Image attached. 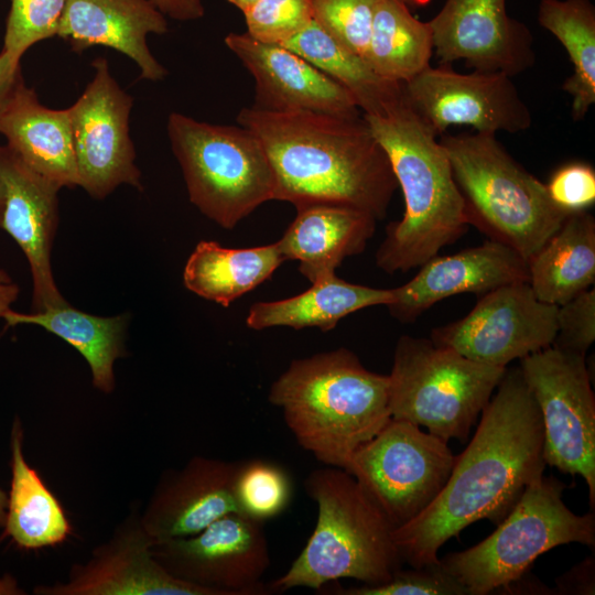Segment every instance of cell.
I'll return each mask as SVG.
<instances>
[{
	"mask_svg": "<svg viewBox=\"0 0 595 595\" xmlns=\"http://www.w3.org/2000/svg\"><path fill=\"white\" fill-rule=\"evenodd\" d=\"M340 595H468L466 588L437 564L397 570L379 585L340 588Z\"/></svg>",
	"mask_w": 595,
	"mask_h": 595,
	"instance_id": "obj_37",
	"label": "cell"
},
{
	"mask_svg": "<svg viewBox=\"0 0 595 595\" xmlns=\"http://www.w3.org/2000/svg\"><path fill=\"white\" fill-rule=\"evenodd\" d=\"M511 78L501 72L463 74L441 65L430 66L402 88L408 105L436 137L455 125L518 133L531 127L532 115Z\"/></svg>",
	"mask_w": 595,
	"mask_h": 595,
	"instance_id": "obj_15",
	"label": "cell"
},
{
	"mask_svg": "<svg viewBox=\"0 0 595 595\" xmlns=\"http://www.w3.org/2000/svg\"><path fill=\"white\" fill-rule=\"evenodd\" d=\"M166 130L191 203L221 228L232 229L261 204L274 201L270 161L247 128L171 112Z\"/></svg>",
	"mask_w": 595,
	"mask_h": 595,
	"instance_id": "obj_7",
	"label": "cell"
},
{
	"mask_svg": "<svg viewBox=\"0 0 595 595\" xmlns=\"http://www.w3.org/2000/svg\"><path fill=\"white\" fill-rule=\"evenodd\" d=\"M24 592L18 586L17 581L10 576L4 575L0 577V595H19Z\"/></svg>",
	"mask_w": 595,
	"mask_h": 595,
	"instance_id": "obj_43",
	"label": "cell"
},
{
	"mask_svg": "<svg viewBox=\"0 0 595 595\" xmlns=\"http://www.w3.org/2000/svg\"><path fill=\"white\" fill-rule=\"evenodd\" d=\"M536 296L562 305L595 282V218L587 210L569 214L560 228L527 261Z\"/></svg>",
	"mask_w": 595,
	"mask_h": 595,
	"instance_id": "obj_26",
	"label": "cell"
},
{
	"mask_svg": "<svg viewBox=\"0 0 595 595\" xmlns=\"http://www.w3.org/2000/svg\"><path fill=\"white\" fill-rule=\"evenodd\" d=\"M3 210L0 227L25 255L33 282V311L65 304L51 267L58 225L57 185L29 167L8 145H0Z\"/></svg>",
	"mask_w": 595,
	"mask_h": 595,
	"instance_id": "obj_19",
	"label": "cell"
},
{
	"mask_svg": "<svg viewBox=\"0 0 595 595\" xmlns=\"http://www.w3.org/2000/svg\"><path fill=\"white\" fill-rule=\"evenodd\" d=\"M556 331L558 306L517 282L480 295L468 314L434 328L430 339L474 361L506 367L551 346Z\"/></svg>",
	"mask_w": 595,
	"mask_h": 595,
	"instance_id": "obj_12",
	"label": "cell"
},
{
	"mask_svg": "<svg viewBox=\"0 0 595 595\" xmlns=\"http://www.w3.org/2000/svg\"><path fill=\"white\" fill-rule=\"evenodd\" d=\"M244 17L251 37L280 45L314 20L311 0H259Z\"/></svg>",
	"mask_w": 595,
	"mask_h": 595,
	"instance_id": "obj_36",
	"label": "cell"
},
{
	"mask_svg": "<svg viewBox=\"0 0 595 595\" xmlns=\"http://www.w3.org/2000/svg\"><path fill=\"white\" fill-rule=\"evenodd\" d=\"M284 261L278 242L234 249L201 241L186 261L183 282L198 296L228 307L268 280Z\"/></svg>",
	"mask_w": 595,
	"mask_h": 595,
	"instance_id": "obj_28",
	"label": "cell"
},
{
	"mask_svg": "<svg viewBox=\"0 0 595 595\" xmlns=\"http://www.w3.org/2000/svg\"><path fill=\"white\" fill-rule=\"evenodd\" d=\"M399 1L403 2L410 9L421 8V7L426 6L430 2V0H399Z\"/></svg>",
	"mask_w": 595,
	"mask_h": 595,
	"instance_id": "obj_46",
	"label": "cell"
},
{
	"mask_svg": "<svg viewBox=\"0 0 595 595\" xmlns=\"http://www.w3.org/2000/svg\"><path fill=\"white\" fill-rule=\"evenodd\" d=\"M93 66L94 78L67 110L78 186L102 199L121 184L141 188V173L129 133L133 98L112 77L105 57L96 58Z\"/></svg>",
	"mask_w": 595,
	"mask_h": 595,
	"instance_id": "obj_14",
	"label": "cell"
},
{
	"mask_svg": "<svg viewBox=\"0 0 595 595\" xmlns=\"http://www.w3.org/2000/svg\"><path fill=\"white\" fill-rule=\"evenodd\" d=\"M313 19L365 60L377 0H311Z\"/></svg>",
	"mask_w": 595,
	"mask_h": 595,
	"instance_id": "obj_35",
	"label": "cell"
},
{
	"mask_svg": "<svg viewBox=\"0 0 595 595\" xmlns=\"http://www.w3.org/2000/svg\"><path fill=\"white\" fill-rule=\"evenodd\" d=\"M268 400L302 448L343 469L391 420L388 375L368 370L344 347L292 360Z\"/></svg>",
	"mask_w": 595,
	"mask_h": 595,
	"instance_id": "obj_4",
	"label": "cell"
},
{
	"mask_svg": "<svg viewBox=\"0 0 595 595\" xmlns=\"http://www.w3.org/2000/svg\"><path fill=\"white\" fill-rule=\"evenodd\" d=\"M21 61L0 52V113L4 110L17 89L23 84Z\"/></svg>",
	"mask_w": 595,
	"mask_h": 595,
	"instance_id": "obj_40",
	"label": "cell"
},
{
	"mask_svg": "<svg viewBox=\"0 0 595 595\" xmlns=\"http://www.w3.org/2000/svg\"><path fill=\"white\" fill-rule=\"evenodd\" d=\"M595 340V290L589 288L558 306V331L551 346L580 355Z\"/></svg>",
	"mask_w": 595,
	"mask_h": 595,
	"instance_id": "obj_38",
	"label": "cell"
},
{
	"mask_svg": "<svg viewBox=\"0 0 595 595\" xmlns=\"http://www.w3.org/2000/svg\"><path fill=\"white\" fill-rule=\"evenodd\" d=\"M439 141L450 160L469 226L527 261L571 214L552 202L545 183L516 161L495 133H443Z\"/></svg>",
	"mask_w": 595,
	"mask_h": 595,
	"instance_id": "obj_6",
	"label": "cell"
},
{
	"mask_svg": "<svg viewBox=\"0 0 595 595\" xmlns=\"http://www.w3.org/2000/svg\"><path fill=\"white\" fill-rule=\"evenodd\" d=\"M370 214L342 205L314 204L296 208V216L277 241L285 260L312 283L335 273L348 257L361 253L376 229Z\"/></svg>",
	"mask_w": 595,
	"mask_h": 595,
	"instance_id": "obj_24",
	"label": "cell"
},
{
	"mask_svg": "<svg viewBox=\"0 0 595 595\" xmlns=\"http://www.w3.org/2000/svg\"><path fill=\"white\" fill-rule=\"evenodd\" d=\"M305 491L317 520L305 547L271 589H321L339 578L364 585L388 582L402 561L394 527L345 469L326 466L309 474Z\"/></svg>",
	"mask_w": 595,
	"mask_h": 595,
	"instance_id": "obj_5",
	"label": "cell"
},
{
	"mask_svg": "<svg viewBox=\"0 0 595 595\" xmlns=\"http://www.w3.org/2000/svg\"><path fill=\"white\" fill-rule=\"evenodd\" d=\"M232 6L237 7L242 13L252 8L259 0H227Z\"/></svg>",
	"mask_w": 595,
	"mask_h": 595,
	"instance_id": "obj_45",
	"label": "cell"
},
{
	"mask_svg": "<svg viewBox=\"0 0 595 595\" xmlns=\"http://www.w3.org/2000/svg\"><path fill=\"white\" fill-rule=\"evenodd\" d=\"M226 46L255 79V109L313 111L342 117L363 115L353 95L335 79L280 44L229 33Z\"/></svg>",
	"mask_w": 595,
	"mask_h": 595,
	"instance_id": "obj_18",
	"label": "cell"
},
{
	"mask_svg": "<svg viewBox=\"0 0 595 595\" xmlns=\"http://www.w3.org/2000/svg\"><path fill=\"white\" fill-rule=\"evenodd\" d=\"M152 553L171 575L216 595L262 594L261 578L270 565L263 522L240 512L196 534L155 541Z\"/></svg>",
	"mask_w": 595,
	"mask_h": 595,
	"instance_id": "obj_13",
	"label": "cell"
},
{
	"mask_svg": "<svg viewBox=\"0 0 595 595\" xmlns=\"http://www.w3.org/2000/svg\"><path fill=\"white\" fill-rule=\"evenodd\" d=\"M0 134L33 171L62 187L78 186L71 119L66 109L43 106L34 89L21 84L0 113Z\"/></svg>",
	"mask_w": 595,
	"mask_h": 595,
	"instance_id": "obj_23",
	"label": "cell"
},
{
	"mask_svg": "<svg viewBox=\"0 0 595 595\" xmlns=\"http://www.w3.org/2000/svg\"><path fill=\"white\" fill-rule=\"evenodd\" d=\"M393 301L392 289L349 283L335 273L322 277L301 294L283 300L257 302L249 309L246 325L255 331L286 326L294 329L335 328L347 315Z\"/></svg>",
	"mask_w": 595,
	"mask_h": 595,
	"instance_id": "obj_25",
	"label": "cell"
},
{
	"mask_svg": "<svg viewBox=\"0 0 595 595\" xmlns=\"http://www.w3.org/2000/svg\"><path fill=\"white\" fill-rule=\"evenodd\" d=\"M8 507V494L0 488V528L4 526Z\"/></svg>",
	"mask_w": 595,
	"mask_h": 595,
	"instance_id": "obj_44",
	"label": "cell"
},
{
	"mask_svg": "<svg viewBox=\"0 0 595 595\" xmlns=\"http://www.w3.org/2000/svg\"><path fill=\"white\" fill-rule=\"evenodd\" d=\"M385 150L404 199V214L386 228L376 264L386 273L421 267L469 227L447 154L437 137L401 100L363 115Z\"/></svg>",
	"mask_w": 595,
	"mask_h": 595,
	"instance_id": "obj_3",
	"label": "cell"
},
{
	"mask_svg": "<svg viewBox=\"0 0 595 595\" xmlns=\"http://www.w3.org/2000/svg\"><path fill=\"white\" fill-rule=\"evenodd\" d=\"M538 23L564 46L573 65L562 89L571 98L574 121L595 104V7L591 0H540Z\"/></svg>",
	"mask_w": 595,
	"mask_h": 595,
	"instance_id": "obj_32",
	"label": "cell"
},
{
	"mask_svg": "<svg viewBox=\"0 0 595 595\" xmlns=\"http://www.w3.org/2000/svg\"><path fill=\"white\" fill-rule=\"evenodd\" d=\"M434 53L429 22L399 0H377L365 61L383 79L404 84L431 66Z\"/></svg>",
	"mask_w": 595,
	"mask_h": 595,
	"instance_id": "obj_30",
	"label": "cell"
},
{
	"mask_svg": "<svg viewBox=\"0 0 595 595\" xmlns=\"http://www.w3.org/2000/svg\"><path fill=\"white\" fill-rule=\"evenodd\" d=\"M232 491L238 511L263 522L288 508L292 482L281 466L266 459H250L239 462Z\"/></svg>",
	"mask_w": 595,
	"mask_h": 595,
	"instance_id": "obj_33",
	"label": "cell"
},
{
	"mask_svg": "<svg viewBox=\"0 0 595 595\" xmlns=\"http://www.w3.org/2000/svg\"><path fill=\"white\" fill-rule=\"evenodd\" d=\"M67 0H11L2 51L17 61L35 43L57 35Z\"/></svg>",
	"mask_w": 595,
	"mask_h": 595,
	"instance_id": "obj_34",
	"label": "cell"
},
{
	"mask_svg": "<svg viewBox=\"0 0 595 595\" xmlns=\"http://www.w3.org/2000/svg\"><path fill=\"white\" fill-rule=\"evenodd\" d=\"M236 120L259 139L268 155L275 181L274 201L295 208L342 205L377 220L386 217L398 183L363 115L245 107Z\"/></svg>",
	"mask_w": 595,
	"mask_h": 595,
	"instance_id": "obj_2",
	"label": "cell"
},
{
	"mask_svg": "<svg viewBox=\"0 0 595 595\" xmlns=\"http://www.w3.org/2000/svg\"><path fill=\"white\" fill-rule=\"evenodd\" d=\"M2 318L10 326L34 324L57 335L86 359L95 388L105 393L115 389L113 364L126 354L123 342L127 315L96 316L74 309L66 302L32 313H19L10 309Z\"/></svg>",
	"mask_w": 595,
	"mask_h": 595,
	"instance_id": "obj_29",
	"label": "cell"
},
{
	"mask_svg": "<svg viewBox=\"0 0 595 595\" xmlns=\"http://www.w3.org/2000/svg\"><path fill=\"white\" fill-rule=\"evenodd\" d=\"M519 367L540 409L545 464L582 476L594 509L595 397L585 356L549 346Z\"/></svg>",
	"mask_w": 595,
	"mask_h": 595,
	"instance_id": "obj_11",
	"label": "cell"
},
{
	"mask_svg": "<svg viewBox=\"0 0 595 595\" xmlns=\"http://www.w3.org/2000/svg\"><path fill=\"white\" fill-rule=\"evenodd\" d=\"M2 210H3V190H2L1 182H0V220H1V216H2Z\"/></svg>",
	"mask_w": 595,
	"mask_h": 595,
	"instance_id": "obj_47",
	"label": "cell"
},
{
	"mask_svg": "<svg viewBox=\"0 0 595 595\" xmlns=\"http://www.w3.org/2000/svg\"><path fill=\"white\" fill-rule=\"evenodd\" d=\"M545 186L552 202L567 213L587 210L595 203V171L587 163L562 165Z\"/></svg>",
	"mask_w": 595,
	"mask_h": 595,
	"instance_id": "obj_39",
	"label": "cell"
},
{
	"mask_svg": "<svg viewBox=\"0 0 595 595\" xmlns=\"http://www.w3.org/2000/svg\"><path fill=\"white\" fill-rule=\"evenodd\" d=\"M3 528L4 536L24 550L57 545L72 532L58 499L25 461L19 419L11 432V486Z\"/></svg>",
	"mask_w": 595,
	"mask_h": 595,
	"instance_id": "obj_27",
	"label": "cell"
},
{
	"mask_svg": "<svg viewBox=\"0 0 595 595\" xmlns=\"http://www.w3.org/2000/svg\"><path fill=\"white\" fill-rule=\"evenodd\" d=\"M165 15L150 0H67L57 36L72 51L102 45L130 57L141 78L161 80L167 72L147 43L151 33L167 32Z\"/></svg>",
	"mask_w": 595,
	"mask_h": 595,
	"instance_id": "obj_22",
	"label": "cell"
},
{
	"mask_svg": "<svg viewBox=\"0 0 595 595\" xmlns=\"http://www.w3.org/2000/svg\"><path fill=\"white\" fill-rule=\"evenodd\" d=\"M528 279L523 257L501 242L487 239L479 246L428 260L410 281L392 288L393 301L387 307L399 322L411 323L446 298L462 293L480 296Z\"/></svg>",
	"mask_w": 595,
	"mask_h": 595,
	"instance_id": "obj_20",
	"label": "cell"
},
{
	"mask_svg": "<svg viewBox=\"0 0 595 595\" xmlns=\"http://www.w3.org/2000/svg\"><path fill=\"white\" fill-rule=\"evenodd\" d=\"M506 370L402 335L388 375L391 419L424 426L447 443L465 442Z\"/></svg>",
	"mask_w": 595,
	"mask_h": 595,
	"instance_id": "obj_9",
	"label": "cell"
},
{
	"mask_svg": "<svg viewBox=\"0 0 595 595\" xmlns=\"http://www.w3.org/2000/svg\"><path fill=\"white\" fill-rule=\"evenodd\" d=\"M543 445L540 409L520 367L506 370L441 493L393 529L401 559L412 567L437 564L441 547L467 526L482 519L498 524L543 475Z\"/></svg>",
	"mask_w": 595,
	"mask_h": 595,
	"instance_id": "obj_1",
	"label": "cell"
},
{
	"mask_svg": "<svg viewBox=\"0 0 595 595\" xmlns=\"http://www.w3.org/2000/svg\"><path fill=\"white\" fill-rule=\"evenodd\" d=\"M238 464L194 456L181 469L165 473L141 512L145 531L155 541L183 538L239 512L232 491Z\"/></svg>",
	"mask_w": 595,
	"mask_h": 595,
	"instance_id": "obj_21",
	"label": "cell"
},
{
	"mask_svg": "<svg viewBox=\"0 0 595 595\" xmlns=\"http://www.w3.org/2000/svg\"><path fill=\"white\" fill-rule=\"evenodd\" d=\"M155 540L145 531L138 508L96 547L84 563H75L65 581L35 587L37 595H216L171 575L153 556Z\"/></svg>",
	"mask_w": 595,
	"mask_h": 595,
	"instance_id": "obj_16",
	"label": "cell"
},
{
	"mask_svg": "<svg viewBox=\"0 0 595 595\" xmlns=\"http://www.w3.org/2000/svg\"><path fill=\"white\" fill-rule=\"evenodd\" d=\"M428 22L442 65L464 61L474 71L513 77L536 62L532 33L508 14L506 0H445Z\"/></svg>",
	"mask_w": 595,
	"mask_h": 595,
	"instance_id": "obj_17",
	"label": "cell"
},
{
	"mask_svg": "<svg viewBox=\"0 0 595 595\" xmlns=\"http://www.w3.org/2000/svg\"><path fill=\"white\" fill-rule=\"evenodd\" d=\"M164 15L177 21L201 19L205 9L202 0H150Z\"/></svg>",
	"mask_w": 595,
	"mask_h": 595,
	"instance_id": "obj_41",
	"label": "cell"
},
{
	"mask_svg": "<svg viewBox=\"0 0 595 595\" xmlns=\"http://www.w3.org/2000/svg\"><path fill=\"white\" fill-rule=\"evenodd\" d=\"M281 45L343 85L363 115H380L403 97L402 84L377 75L361 56L336 41L314 20Z\"/></svg>",
	"mask_w": 595,
	"mask_h": 595,
	"instance_id": "obj_31",
	"label": "cell"
},
{
	"mask_svg": "<svg viewBox=\"0 0 595 595\" xmlns=\"http://www.w3.org/2000/svg\"><path fill=\"white\" fill-rule=\"evenodd\" d=\"M18 294L19 286L4 270L0 269V318L10 310V305L17 300Z\"/></svg>",
	"mask_w": 595,
	"mask_h": 595,
	"instance_id": "obj_42",
	"label": "cell"
},
{
	"mask_svg": "<svg viewBox=\"0 0 595 595\" xmlns=\"http://www.w3.org/2000/svg\"><path fill=\"white\" fill-rule=\"evenodd\" d=\"M564 488L554 477L537 478L490 536L439 559L440 565L468 595H486L522 578L534 560L553 548L572 542L593 548L594 512L570 510L562 499Z\"/></svg>",
	"mask_w": 595,
	"mask_h": 595,
	"instance_id": "obj_8",
	"label": "cell"
},
{
	"mask_svg": "<svg viewBox=\"0 0 595 595\" xmlns=\"http://www.w3.org/2000/svg\"><path fill=\"white\" fill-rule=\"evenodd\" d=\"M447 442L391 419L345 468L394 528L419 516L445 486L453 465Z\"/></svg>",
	"mask_w": 595,
	"mask_h": 595,
	"instance_id": "obj_10",
	"label": "cell"
}]
</instances>
